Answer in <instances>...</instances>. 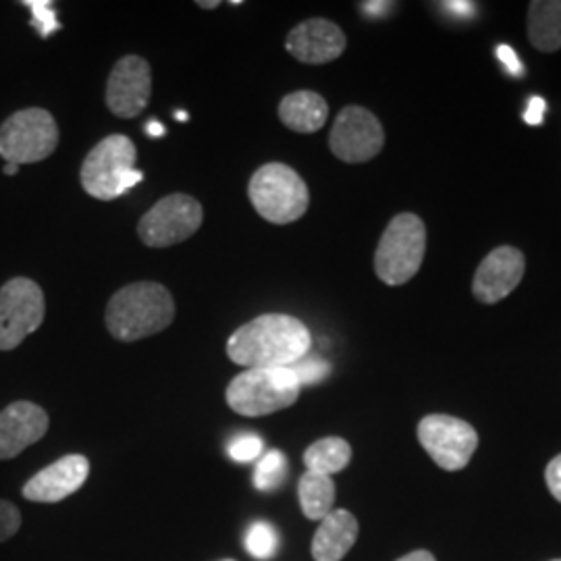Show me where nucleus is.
Segmentation results:
<instances>
[{
    "label": "nucleus",
    "mask_w": 561,
    "mask_h": 561,
    "mask_svg": "<svg viewBox=\"0 0 561 561\" xmlns=\"http://www.w3.org/2000/svg\"><path fill=\"white\" fill-rule=\"evenodd\" d=\"M248 196L262 219L275 225L298 221L310 204L308 185L283 162L261 167L250 180Z\"/></svg>",
    "instance_id": "39448f33"
},
{
    "label": "nucleus",
    "mask_w": 561,
    "mask_h": 561,
    "mask_svg": "<svg viewBox=\"0 0 561 561\" xmlns=\"http://www.w3.org/2000/svg\"><path fill=\"white\" fill-rule=\"evenodd\" d=\"M312 335L289 314H262L227 341V356L248 368H289L308 356Z\"/></svg>",
    "instance_id": "f257e3e1"
},
{
    "label": "nucleus",
    "mask_w": 561,
    "mask_h": 561,
    "mask_svg": "<svg viewBox=\"0 0 561 561\" xmlns=\"http://www.w3.org/2000/svg\"><path fill=\"white\" fill-rule=\"evenodd\" d=\"M175 319L171 291L159 283H134L119 289L106 306V329L115 340L131 343L164 331Z\"/></svg>",
    "instance_id": "f03ea898"
},
{
    "label": "nucleus",
    "mask_w": 561,
    "mask_h": 561,
    "mask_svg": "<svg viewBox=\"0 0 561 561\" xmlns=\"http://www.w3.org/2000/svg\"><path fill=\"white\" fill-rule=\"evenodd\" d=\"M146 134H148L150 138H161V136H164V127H162L161 123H157V121H150V123L146 125Z\"/></svg>",
    "instance_id": "72a5a7b5"
},
{
    "label": "nucleus",
    "mask_w": 561,
    "mask_h": 561,
    "mask_svg": "<svg viewBox=\"0 0 561 561\" xmlns=\"http://www.w3.org/2000/svg\"><path fill=\"white\" fill-rule=\"evenodd\" d=\"M497 57H500V60L505 65V69H507L512 76H522L524 67H522L520 59H518V55L514 53L512 46L502 44V46L497 48Z\"/></svg>",
    "instance_id": "c85d7f7f"
},
{
    "label": "nucleus",
    "mask_w": 561,
    "mask_h": 561,
    "mask_svg": "<svg viewBox=\"0 0 561 561\" xmlns=\"http://www.w3.org/2000/svg\"><path fill=\"white\" fill-rule=\"evenodd\" d=\"M358 520L347 510H333L324 516L312 539V558L317 561H341L358 539Z\"/></svg>",
    "instance_id": "f3484780"
},
{
    "label": "nucleus",
    "mask_w": 561,
    "mask_h": 561,
    "mask_svg": "<svg viewBox=\"0 0 561 561\" xmlns=\"http://www.w3.org/2000/svg\"><path fill=\"white\" fill-rule=\"evenodd\" d=\"M391 7H393V2H362L360 4L362 13L373 15V18H379L382 13L391 11Z\"/></svg>",
    "instance_id": "7c9ffc66"
},
{
    "label": "nucleus",
    "mask_w": 561,
    "mask_h": 561,
    "mask_svg": "<svg viewBox=\"0 0 561 561\" xmlns=\"http://www.w3.org/2000/svg\"><path fill=\"white\" fill-rule=\"evenodd\" d=\"M202 219L201 202L187 194H171L141 217L138 236L150 248H169L192 238Z\"/></svg>",
    "instance_id": "1a4fd4ad"
},
{
    "label": "nucleus",
    "mask_w": 561,
    "mask_h": 561,
    "mask_svg": "<svg viewBox=\"0 0 561 561\" xmlns=\"http://www.w3.org/2000/svg\"><path fill=\"white\" fill-rule=\"evenodd\" d=\"M528 38L541 53L561 48V0H535L528 9Z\"/></svg>",
    "instance_id": "6ab92c4d"
},
{
    "label": "nucleus",
    "mask_w": 561,
    "mask_h": 561,
    "mask_svg": "<svg viewBox=\"0 0 561 561\" xmlns=\"http://www.w3.org/2000/svg\"><path fill=\"white\" fill-rule=\"evenodd\" d=\"M262 449H264V443H262L259 435H240L236 437L233 442L229 443L227 447V454L233 461H254L262 458Z\"/></svg>",
    "instance_id": "a878e982"
},
{
    "label": "nucleus",
    "mask_w": 561,
    "mask_h": 561,
    "mask_svg": "<svg viewBox=\"0 0 561 561\" xmlns=\"http://www.w3.org/2000/svg\"><path fill=\"white\" fill-rule=\"evenodd\" d=\"M59 146V125L44 108H23L0 125V157L9 164L48 159Z\"/></svg>",
    "instance_id": "0eeeda50"
},
{
    "label": "nucleus",
    "mask_w": 561,
    "mask_h": 561,
    "mask_svg": "<svg viewBox=\"0 0 561 561\" xmlns=\"http://www.w3.org/2000/svg\"><path fill=\"white\" fill-rule=\"evenodd\" d=\"M90 474V461L73 454L46 466L23 486V497L34 503H59L78 493Z\"/></svg>",
    "instance_id": "ddd939ff"
},
{
    "label": "nucleus",
    "mask_w": 561,
    "mask_h": 561,
    "mask_svg": "<svg viewBox=\"0 0 561 561\" xmlns=\"http://www.w3.org/2000/svg\"><path fill=\"white\" fill-rule=\"evenodd\" d=\"M245 551L256 560H273L279 551V535L277 530L266 522H254L245 533Z\"/></svg>",
    "instance_id": "5701e85b"
},
{
    "label": "nucleus",
    "mask_w": 561,
    "mask_h": 561,
    "mask_svg": "<svg viewBox=\"0 0 561 561\" xmlns=\"http://www.w3.org/2000/svg\"><path fill=\"white\" fill-rule=\"evenodd\" d=\"M287 458L279 449H273L268 454H264L259 463H256V472H254V486L262 493H271L277 491L280 484L287 479Z\"/></svg>",
    "instance_id": "4be33fe9"
},
{
    "label": "nucleus",
    "mask_w": 561,
    "mask_h": 561,
    "mask_svg": "<svg viewBox=\"0 0 561 561\" xmlns=\"http://www.w3.org/2000/svg\"><path fill=\"white\" fill-rule=\"evenodd\" d=\"M329 117V104L317 92H291L279 104V119L283 125L298 134L319 131Z\"/></svg>",
    "instance_id": "a211bd4d"
},
{
    "label": "nucleus",
    "mask_w": 561,
    "mask_h": 561,
    "mask_svg": "<svg viewBox=\"0 0 561 561\" xmlns=\"http://www.w3.org/2000/svg\"><path fill=\"white\" fill-rule=\"evenodd\" d=\"M178 119L185 121L187 119V115H185V113H178Z\"/></svg>",
    "instance_id": "e433bc0d"
},
{
    "label": "nucleus",
    "mask_w": 561,
    "mask_h": 561,
    "mask_svg": "<svg viewBox=\"0 0 561 561\" xmlns=\"http://www.w3.org/2000/svg\"><path fill=\"white\" fill-rule=\"evenodd\" d=\"M25 7L32 11V25L38 30L42 38H48L50 34L59 32L60 23L57 20L55 4L48 0H25Z\"/></svg>",
    "instance_id": "b1692460"
},
{
    "label": "nucleus",
    "mask_w": 561,
    "mask_h": 561,
    "mask_svg": "<svg viewBox=\"0 0 561 561\" xmlns=\"http://www.w3.org/2000/svg\"><path fill=\"white\" fill-rule=\"evenodd\" d=\"M350 460H352V447L340 437H327L321 442L312 443L304 451V463L308 472L322 474V477H331L345 470Z\"/></svg>",
    "instance_id": "412c9836"
},
{
    "label": "nucleus",
    "mask_w": 561,
    "mask_h": 561,
    "mask_svg": "<svg viewBox=\"0 0 561 561\" xmlns=\"http://www.w3.org/2000/svg\"><path fill=\"white\" fill-rule=\"evenodd\" d=\"M419 442L439 468L456 472L468 466L479 447V435L468 422L447 414H431L419 424Z\"/></svg>",
    "instance_id": "9d476101"
},
{
    "label": "nucleus",
    "mask_w": 561,
    "mask_h": 561,
    "mask_svg": "<svg viewBox=\"0 0 561 561\" xmlns=\"http://www.w3.org/2000/svg\"><path fill=\"white\" fill-rule=\"evenodd\" d=\"M553 561H561V560H553Z\"/></svg>",
    "instance_id": "58836bf2"
},
{
    "label": "nucleus",
    "mask_w": 561,
    "mask_h": 561,
    "mask_svg": "<svg viewBox=\"0 0 561 561\" xmlns=\"http://www.w3.org/2000/svg\"><path fill=\"white\" fill-rule=\"evenodd\" d=\"M48 431V414L32 401H15L0 412V460H13L41 442Z\"/></svg>",
    "instance_id": "2eb2a0df"
},
{
    "label": "nucleus",
    "mask_w": 561,
    "mask_h": 561,
    "mask_svg": "<svg viewBox=\"0 0 561 561\" xmlns=\"http://www.w3.org/2000/svg\"><path fill=\"white\" fill-rule=\"evenodd\" d=\"M545 108H547V104L539 96H535V99H530L528 102V108H526V113H524V121L528 123V125H541L542 117H545Z\"/></svg>",
    "instance_id": "c756f323"
},
{
    "label": "nucleus",
    "mask_w": 561,
    "mask_h": 561,
    "mask_svg": "<svg viewBox=\"0 0 561 561\" xmlns=\"http://www.w3.org/2000/svg\"><path fill=\"white\" fill-rule=\"evenodd\" d=\"M398 561H435V558H433V553H428V551H412V553L403 556V558Z\"/></svg>",
    "instance_id": "473e14b6"
},
{
    "label": "nucleus",
    "mask_w": 561,
    "mask_h": 561,
    "mask_svg": "<svg viewBox=\"0 0 561 561\" xmlns=\"http://www.w3.org/2000/svg\"><path fill=\"white\" fill-rule=\"evenodd\" d=\"M222 561H233V560H222Z\"/></svg>",
    "instance_id": "4c0bfd02"
},
{
    "label": "nucleus",
    "mask_w": 561,
    "mask_h": 561,
    "mask_svg": "<svg viewBox=\"0 0 561 561\" xmlns=\"http://www.w3.org/2000/svg\"><path fill=\"white\" fill-rule=\"evenodd\" d=\"M46 301L36 280L18 277L0 289V350L9 352L41 329Z\"/></svg>",
    "instance_id": "6e6552de"
},
{
    "label": "nucleus",
    "mask_w": 561,
    "mask_h": 561,
    "mask_svg": "<svg viewBox=\"0 0 561 561\" xmlns=\"http://www.w3.org/2000/svg\"><path fill=\"white\" fill-rule=\"evenodd\" d=\"M345 34L333 21L308 20L289 32L285 48L300 62L324 65L340 59L345 50Z\"/></svg>",
    "instance_id": "dca6fc26"
},
{
    "label": "nucleus",
    "mask_w": 561,
    "mask_h": 561,
    "mask_svg": "<svg viewBox=\"0 0 561 561\" xmlns=\"http://www.w3.org/2000/svg\"><path fill=\"white\" fill-rule=\"evenodd\" d=\"M385 131L381 121L362 106H345L329 136L333 154L343 162L370 161L382 150Z\"/></svg>",
    "instance_id": "9b49d317"
},
{
    "label": "nucleus",
    "mask_w": 561,
    "mask_h": 561,
    "mask_svg": "<svg viewBox=\"0 0 561 561\" xmlns=\"http://www.w3.org/2000/svg\"><path fill=\"white\" fill-rule=\"evenodd\" d=\"M21 528V512L18 505L0 500V542L13 539Z\"/></svg>",
    "instance_id": "bb28decb"
},
{
    "label": "nucleus",
    "mask_w": 561,
    "mask_h": 561,
    "mask_svg": "<svg viewBox=\"0 0 561 561\" xmlns=\"http://www.w3.org/2000/svg\"><path fill=\"white\" fill-rule=\"evenodd\" d=\"M426 252V229L424 222L403 213L387 225L377 254L375 271L387 285H403L421 271Z\"/></svg>",
    "instance_id": "423d86ee"
},
{
    "label": "nucleus",
    "mask_w": 561,
    "mask_h": 561,
    "mask_svg": "<svg viewBox=\"0 0 561 561\" xmlns=\"http://www.w3.org/2000/svg\"><path fill=\"white\" fill-rule=\"evenodd\" d=\"M301 385L291 368H248L227 387V403L248 419L268 416L294 405Z\"/></svg>",
    "instance_id": "20e7f679"
},
{
    "label": "nucleus",
    "mask_w": 561,
    "mask_h": 561,
    "mask_svg": "<svg viewBox=\"0 0 561 561\" xmlns=\"http://www.w3.org/2000/svg\"><path fill=\"white\" fill-rule=\"evenodd\" d=\"M136 146L125 136L99 141L81 164V185L96 201H115L144 181L136 169Z\"/></svg>",
    "instance_id": "7ed1b4c3"
},
{
    "label": "nucleus",
    "mask_w": 561,
    "mask_h": 561,
    "mask_svg": "<svg viewBox=\"0 0 561 561\" xmlns=\"http://www.w3.org/2000/svg\"><path fill=\"white\" fill-rule=\"evenodd\" d=\"M18 171H20L18 164H9V162L4 164V173H7V175H18Z\"/></svg>",
    "instance_id": "f704fd0d"
},
{
    "label": "nucleus",
    "mask_w": 561,
    "mask_h": 561,
    "mask_svg": "<svg viewBox=\"0 0 561 561\" xmlns=\"http://www.w3.org/2000/svg\"><path fill=\"white\" fill-rule=\"evenodd\" d=\"M221 2L219 0H215V2H198V7H204V9H217Z\"/></svg>",
    "instance_id": "c9c22d12"
},
{
    "label": "nucleus",
    "mask_w": 561,
    "mask_h": 561,
    "mask_svg": "<svg viewBox=\"0 0 561 561\" xmlns=\"http://www.w3.org/2000/svg\"><path fill=\"white\" fill-rule=\"evenodd\" d=\"M443 9L447 13H454V15H472L474 13V4L472 2H443Z\"/></svg>",
    "instance_id": "2f4dec72"
},
{
    "label": "nucleus",
    "mask_w": 561,
    "mask_h": 561,
    "mask_svg": "<svg viewBox=\"0 0 561 561\" xmlns=\"http://www.w3.org/2000/svg\"><path fill=\"white\" fill-rule=\"evenodd\" d=\"M545 481H547V486H549L551 495H553L558 502H561V456L549 461V466H547V470H545Z\"/></svg>",
    "instance_id": "cd10ccee"
},
{
    "label": "nucleus",
    "mask_w": 561,
    "mask_h": 561,
    "mask_svg": "<svg viewBox=\"0 0 561 561\" xmlns=\"http://www.w3.org/2000/svg\"><path fill=\"white\" fill-rule=\"evenodd\" d=\"M289 368L294 370V375L300 381L301 387L324 381L329 377V373H331V364L329 362L321 360V358H308V356L301 358L300 362H296Z\"/></svg>",
    "instance_id": "393cba45"
},
{
    "label": "nucleus",
    "mask_w": 561,
    "mask_h": 561,
    "mask_svg": "<svg viewBox=\"0 0 561 561\" xmlns=\"http://www.w3.org/2000/svg\"><path fill=\"white\" fill-rule=\"evenodd\" d=\"M152 71L148 60L129 55L117 60L106 83V106L121 119H134L148 106Z\"/></svg>",
    "instance_id": "f8f14e48"
},
{
    "label": "nucleus",
    "mask_w": 561,
    "mask_h": 561,
    "mask_svg": "<svg viewBox=\"0 0 561 561\" xmlns=\"http://www.w3.org/2000/svg\"><path fill=\"white\" fill-rule=\"evenodd\" d=\"M524 268L526 262L520 250L512 245H502L493 250L477 268V275L472 280L474 298L482 304L502 301L520 285Z\"/></svg>",
    "instance_id": "4468645a"
},
{
    "label": "nucleus",
    "mask_w": 561,
    "mask_h": 561,
    "mask_svg": "<svg viewBox=\"0 0 561 561\" xmlns=\"http://www.w3.org/2000/svg\"><path fill=\"white\" fill-rule=\"evenodd\" d=\"M301 512L308 520H322L333 512L335 482L331 477L308 472L298 482Z\"/></svg>",
    "instance_id": "aec40b11"
}]
</instances>
